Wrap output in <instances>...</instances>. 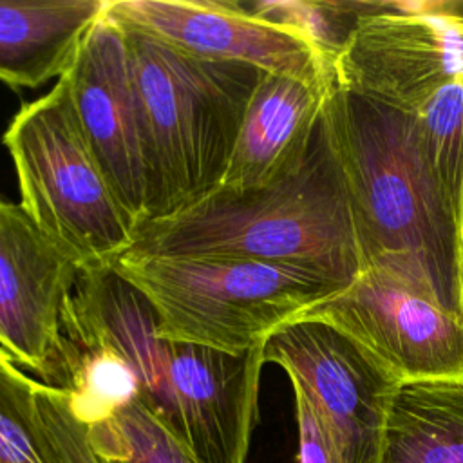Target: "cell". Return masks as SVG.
<instances>
[{"label": "cell", "mask_w": 463, "mask_h": 463, "mask_svg": "<svg viewBox=\"0 0 463 463\" xmlns=\"http://www.w3.org/2000/svg\"><path fill=\"white\" fill-rule=\"evenodd\" d=\"M320 128L340 166L362 271H385L463 318L458 212L411 114L333 85Z\"/></svg>", "instance_id": "obj_1"}, {"label": "cell", "mask_w": 463, "mask_h": 463, "mask_svg": "<svg viewBox=\"0 0 463 463\" xmlns=\"http://www.w3.org/2000/svg\"><path fill=\"white\" fill-rule=\"evenodd\" d=\"M157 259L230 257L306 269L347 286L362 271L340 166L320 128L306 161L255 190L219 188L134 232L125 253Z\"/></svg>", "instance_id": "obj_2"}, {"label": "cell", "mask_w": 463, "mask_h": 463, "mask_svg": "<svg viewBox=\"0 0 463 463\" xmlns=\"http://www.w3.org/2000/svg\"><path fill=\"white\" fill-rule=\"evenodd\" d=\"M121 25L143 125L150 222L221 188L262 71L197 58Z\"/></svg>", "instance_id": "obj_3"}, {"label": "cell", "mask_w": 463, "mask_h": 463, "mask_svg": "<svg viewBox=\"0 0 463 463\" xmlns=\"http://www.w3.org/2000/svg\"><path fill=\"white\" fill-rule=\"evenodd\" d=\"M150 302L163 340L246 353L345 288L273 262L123 255L112 266Z\"/></svg>", "instance_id": "obj_4"}, {"label": "cell", "mask_w": 463, "mask_h": 463, "mask_svg": "<svg viewBox=\"0 0 463 463\" xmlns=\"http://www.w3.org/2000/svg\"><path fill=\"white\" fill-rule=\"evenodd\" d=\"M29 217L85 271L112 268L134 230L92 154L61 76L24 105L4 132Z\"/></svg>", "instance_id": "obj_5"}, {"label": "cell", "mask_w": 463, "mask_h": 463, "mask_svg": "<svg viewBox=\"0 0 463 463\" xmlns=\"http://www.w3.org/2000/svg\"><path fill=\"white\" fill-rule=\"evenodd\" d=\"M463 76L461 2H364L333 63L336 89L414 112Z\"/></svg>", "instance_id": "obj_6"}, {"label": "cell", "mask_w": 463, "mask_h": 463, "mask_svg": "<svg viewBox=\"0 0 463 463\" xmlns=\"http://www.w3.org/2000/svg\"><path fill=\"white\" fill-rule=\"evenodd\" d=\"M264 364L282 367L306 394L338 463H378L402 385L360 344L327 322L298 318L266 340Z\"/></svg>", "instance_id": "obj_7"}, {"label": "cell", "mask_w": 463, "mask_h": 463, "mask_svg": "<svg viewBox=\"0 0 463 463\" xmlns=\"http://www.w3.org/2000/svg\"><path fill=\"white\" fill-rule=\"evenodd\" d=\"M302 318L345 333L400 385L463 383V318L385 271H360Z\"/></svg>", "instance_id": "obj_8"}, {"label": "cell", "mask_w": 463, "mask_h": 463, "mask_svg": "<svg viewBox=\"0 0 463 463\" xmlns=\"http://www.w3.org/2000/svg\"><path fill=\"white\" fill-rule=\"evenodd\" d=\"M80 275L22 204L0 197V349L58 389L71 380L65 313Z\"/></svg>", "instance_id": "obj_9"}, {"label": "cell", "mask_w": 463, "mask_h": 463, "mask_svg": "<svg viewBox=\"0 0 463 463\" xmlns=\"http://www.w3.org/2000/svg\"><path fill=\"white\" fill-rule=\"evenodd\" d=\"M63 76L87 143L136 232L148 221V172L123 25L105 11Z\"/></svg>", "instance_id": "obj_10"}, {"label": "cell", "mask_w": 463, "mask_h": 463, "mask_svg": "<svg viewBox=\"0 0 463 463\" xmlns=\"http://www.w3.org/2000/svg\"><path fill=\"white\" fill-rule=\"evenodd\" d=\"M107 13L197 58L333 85V69L315 47L250 14L239 0H109Z\"/></svg>", "instance_id": "obj_11"}, {"label": "cell", "mask_w": 463, "mask_h": 463, "mask_svg": "<svg viewBox=\"0 0 463 463\" xmlns=\"http://www.w3.org/2000/svg\"><path fill=\"white\" fill-rule=\"evenodd\" d=\"M264 344L246 353L168 342L174 434L199 463H246Z\"/></svg>", "instance_id": "obj_12"}, {"label": "cell", "mask_w": 463, "mask_h": 463, "mask_svg": "<svg viewBox=\"0 0 463 463\" xmlns=\"http://www.w3.org/2000/svg\"><path fill=\"white\" fill-rule=\"evenodd\" d=\"M65 336L76 351H107L139 382V400L174 432L168 383V340L141 291L114 268L80 275L65 313Z\"/></svg>", "instance_id": "obj_13"}, {"label": "cell", "mask_w": 463, "mask_h": 463, "mask_svg": "<svg viewBox=\"0 0 463 463\" xmlns=\"http://www.w3.org/2000/svg\"><path fill=\"white\" fill-rule=\"evenodd\" d=\"M333 85L260 72L221 188L255 190L295 172L307 157Z\"/></svg>", "instance_id": "obj_14"}, {"label": "cell", "mask_w": 463, "mask_h": 463, "mask_svg": "<svg viewBox=\"0 0 463 463\" xmlns=\"http://www.w3.org/2000/svg\"><path fill=\"white\" fill-rule=\"evenodd\" d=\"M109 0H0V81L36 89L72 67Z\"/></svg>", "instance_id": "obj_15"}, {"label": "cell", "mask_w": 463, "mask_h": 463, "mask_svg": "<svg viewBox=\"0 0 463 463\" xmlns=\"http://www.w3.org/2000/svg\"><path fill=\"white\" fill-rule=\"evenodd\" d=\"M378 463H463V383L402 385Z\"/></svg>", "instance_id": "obj_16"}, {"label": "cell", "mask_w": 463, "mask_h": 463, "mask_svg": "<svg viewBox=\"0 0 463 463\" xmlns=\"http://www.w3.org/2000/svg\"><path fill=\"white\" fill-rule=\"evenodd\" d=\"M87 429L101 463H199L139 398Z\"/></svg>", "instance_id": "obj_17"}, {"label": "cell", "mask_w": 463, "mask_h": 463, "mask_svg": "<svg viewBox=\"0 0 463 463\" xmlns=\"http://www.w3.org/2000/svg\"><path fill=\"white\" fill-rule=\"evenodd\" d=\"M421 154L459 212L463 195V76L409 112Z\"/></svg>", "instance_id": "obj_18"}, {"label": "cell", "mask_w": 463, "mask_h": 463, "mask_svg": "<svg viewBox=\"0 0 463 463\" xmlns=\"http://www.w3.org/2000/svg\"><path fill=\"white\" fill-rule=\"evenodd\" d=\"M239 4L250 14L304 38L324 56L331 69L364 13V2L239 0Z\"/></svg>", "instance_id": "obj_19"}, {"label": "cell", "mask_w": 463, "mask_h": 463, "mask_svg": "<svg viewBox=\"0 0 463 463\" xmlns=\"http://www.w3.org/2000/svg\"><path fill=\"white\" fill-rule=\"evenodd\" d=\"M63 391L72 412L90 427L137 400L139 382L121 358L107 351H76L69 387Z\"/></svg>", "instance_id": "obj_20"}, {"label": "cell", "mask_w": 463, "mask_h": 463, "mask_svg": "<svg viewBox=\"0 0 463 463\" xmlns=\"http://www.w3.org/2000/svg\"><path fill=\"white\" fill-rule=\"evenodd\" d=\"M38 382L22 373L0 349V459L4 463H51L40 432Z\"/></svg>", "instance_id": "obj_21"}, {"label": "cell", "mask_w": 463, "mask_h": 463, "mask_svg": "<svg viewBox=\"0 0 463 463\" xmlns=\"http://www.w3.org/2000/svg\"><path fill=\"white\" fill-rule=\"evenodd\" d=\"M291 387L298 429V463H338L329 436L317 412L313 411L309 400L297 385Z\"/></svg>", "instance_id": "obj_22"}, {"label": "cell", "mask_w": 463, "mask_h": 463, "mask_svg": "<svg viewBox=\"0 0 463 463\" xmlns=\"http://www.w3.org/2000/svg\"><path fill=\"white\" fill-rule=\"evenodd\" d=\"M458 251H459V279H461V306H463V195L458 212Z\"/></svg>", "instance_id": "obj_23"}]
</instances>
